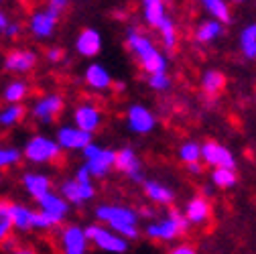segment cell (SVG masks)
<instances>
[{"label": "cell", "mask_w": 256, "mask_h": 254, "mask_svg": "<svg viewBox=\"0 0 256 254\" xmlns=\"http://www.w3.org/2000/svg\"><path fill=\"white\" fill-rule=\"evenodd\" d=\"M240 49L246 59H256V24H248L240 33Z\"/></svg>", "instance_id": "cell-32"}, {"label": "cell", "mask_w": 256, "mask_h": 254, "mask_svg": "<svg viewBox=\"0 0 256 254\" xmlns=\"http://www.w3.org/2000/svg\"><path fill=\"white\" fill-rule=\"evenodd\" d=\"M10 204H12V200H6V198L0 200V246L14 232L12 220H10Z\"/></svg>", "instance_id": "cell-31"}, {"label": "cell", "mask_w": 256, "mask_h": 254, "mask_svg": "<svg viewBox=\"0 0 256 254\" xmlns=\"http://www.w3.org/2000/svg\"><path fill=\"white\" fill-rule=\"evenodd\" d=\"M144 194L146 198L156 204V206H171L173 200H175V194H173V189L167 187L165 183H158V181H144Z\"/></svg>", "instance_id": "cell-23"}, {"label": "cell", "mask_w": 256, "mask_h": 254, "mask_svg": "<svg viewBox=\"0 0 256 254\" xmlns=\"http://www.w3.org/2000/svg\"><path fill=\"white\" fill-rule=\"evenodd\" d=\"M158 35H161V43L167 51H173L175 45H177V26H175V20L171 16H167L161 24H158Z\"/></svg>", "instance_id": "cell-33"}, {"label": "cell", "mask_w": 256, "mask_h": 254, "mask_svg": "<svg viewBox=\"0 0 256 254\" xmlns=\"http://www.w3.org/2000/svg\"><path fill=\"white\" fill-rule=\"evenodd\" d=\"M45 59L49 63H53V66H57V63H61L63 59H66V51H63L61 47H49L45 51Z\"/></svg>", "instance_id": "cell-37"}, {"label": "cell", "mask_w": 256, "mask_h": 254, "mask_svg": "<svg viewBox=\"0 0 256 254\" xmlns=\"http://www.w3.org/2000/svg\"><path fill=\"white\" fill-rule=\"evenodd\" d=\"M37 63H39V55L35 49L14 47V49L4 53L2 68H4V72L12 74V76H26L37 68Z\"/></svg>", "instance_id": "cell-9"}, {"label": "cell", "mask_w": 256, "mask_h": 254, "mask_svg": "<svg viewBox=\"0 0 256 254\" xmlns=\"http://www.w3.org/2000/svg\"><path fill=\"white\" fill-rule=\"evenodd\" d=\"M20 187L33 202H39L43 196L53 192V179L43 171H24L20 175Z\"/></svg>", "instance_id": "cell-14"}, {"label": "cell", "mask_w": 256, "mask_h": 254, "mask_svg": "<svg viewBox=\"0 0 256 254\" xmlns=\"http://www.w3.org/2000/svg\"><path fill=\"white\" fill-rule=\"evenodd\" d=\"M68 2H70V0H68Z\"/></svg>", "instance_id": "cell-53"}, {"label": "cell", "mask_w": 256, "mask_h": 254, "mask_svg": "<svg viewBox=\"0 0 256 254\" xmlns=\"http://www.w3.org/2000/svg\"><path fill=\"white\" fill-rule=\"evenodd\" d=\"M59 18H61V14L55 12V10H51V8H47V6L35 8L33 12L28 14V18H26L24 30L35 41H47V39H51L55 35Z\"/></svg>", "instance_id": "cell-7"}, {"label": "cell", "mask_w": 256, "mask_h": 254, "mask_svg": "<svg viewBox=\"0 0 256 254\" xmlns=\"http://www.w3.org/2000/svg\"><path fill=\"white\" fill-rule=\"evenodd\" d=\"M189 222L187 218L183 216V212L179 210H171L167 214V218L163 220H156V222H150L146 226V236L152 238V240H163V242H173L177 240L179 236H183L187 230H189Z\"/></svg>", "instance_id": "cell-4"}, {"label": "cell", "mask_w": 256, "mask_h": 254, "mask_svg": "<svg viewBox=\"0 0 256 254\" xmlns=\"http://www.w3.org/2000/svg\"><path fill=\"white\" fill-rule=\"evenodd\" d=\"M126 124H128V128H130L132 132H136V134H148V132L154 130L156 118L146 106L132 104L126 110Z\"/></svg>", "instance_id": "cell-18"}, {"label": "cell", "mask_w": 256, "mask_h": 254, "mask_svg": "<svg viewBox=\"0 0 256 254\" xmlns=\"http://www.w3.org/2000/svg\"><path fill=\"white\" fill-rule=\"evenodd\" d=\"M8 254H37V250L33 246H28V244H18L14 250H10Z\"/></svg>", "instance_id": "cell-45"}, {"label": "cell", "mask_w": 256, "mask_h": 254, "mask_svg": "<svg viewBox=\"0 0 256 254\" xmlns=\"http://www.w3.org/2000/svg\"><path fill=\"white\" fill-rule=\"evenodd\" d=\"M142 16L144 22L152 28H158L169 14H167V6H165V0H154V2H144L142 4Z\"/></svg>", "instance_id": "cell-26"}, {"label": "cell", "mask_w": 256, "mask_h": 254, "mask_svg": "<svg viewBox=\"0 0 256 254\" xmlns=\"http://www.w3.org/2000/svg\"><path fill=\"white\" fill-rule=\"evenodd\" d=\"M112 86H116V90H118V92H122V90H124V84H122V82H116V84H112Z\"/></svg>", "instance_id": "cell-47"}, {"label": "cell", "mask_w": 256, "mask_h": 254, "mask_svg": "<svg viewBox=\"0 0 256 254\" xmlns=\"http://www.w3.org/2000/svg\"><path fill=\"white\" fill-rule=\"evenodd\" d=\"M10 22H12V18H10V14L0 6V35L4 37V33H6V28L10 26Z\"/></svg>", "instance_id": "cell-39"}, {"label": "cell", "mask_w": 256, "mask_h": 254, "mask_svg": "<svg viewBox=\"0 0 256 254\" xmlns=\"http://www.w3.org/2000/svg\"><path fill=\"white\" fill-rule=\"evenodd\" d=\"M169 254H198V250L191 244H177Z\"/></svg>", "instance_id": "cell-42"}, {"label": "cell", "mask_w": 256, "mask_h": 254, "mask_svg": "<svg viewBox=\"0 0 256 254\" xmlns=\"http://www.w3.org/2000/svg\"><path fill=\"white\" fill-rule=\"evenodd\" d=\"M84 82L92 92H108L112 88V84H114L110 72L102 66V63H96V61H92L90 66L86 68Z\"/></svg>", "instance_id": "cell-21"}, {"label": "cell", "mask_w": 256, "mask_h": 254, "mask_svg": "<svg viewBox=\"0 0 256 254\" xmlns=\"http://www.w3.org/2000/svg\"><path fill=\"white\" fill-rule=\"evenodd\" d=\"M26 116L24 104H4L0 108V128H14Z\"/></svg>", "instance_id": "cell-25"}, {"label": "cell", "mask_w": 256, "mask_h": 254, "mask_svg": "<svg viewBox=\"0 0 256 254\" xmlns=\"http://www.w3.org/2000/svg\"><path fill=\"white\" fill-rule=\"evenodd\" d=\"M22 163V150L14 144H0V173L18 167Z\"/></svg>", "instance_id": "cell-30"}, {"label": "cell", "mask_w": 256, "mask_h": 254, "mask_svg": "<svg viewBox=\"0 0 256 254\" xmlns=\"http://www.w3.org/2000/svg\"><path fill=\"white\" fill-rule=\"evenodd\" d=\"M202 163L216 167V169H234L236 167V158L230 152V148H226L224 144L216 142V140H208L202 144Z\"/></svg>", "instance_id": "cell-16"}, {"label": "cell", "mask_w": 256, "mask_h": 254, "mask_svg": "<svg viewBox=\"0 0 256 254\" xmlns=\"http://www.w3.org/2000/svg\"><path fill=\"white\" fill-rule=\"evenodd\" d=\"M183 216L187 218L189 224H206L212 216V206L210 202L204 198V196H198V198H191L183 210Z\"/></svg>", "instance_id": "cell-22"}, {"label": "cell", "mask_w": 256, "mask_h": 254, "mask_svg": "<svg viewBox=\"0 0 256 254\" xmlns=\"http://www.w3.org/2000/svg\"><path fill=\"white\" fill-rule=\"evenodd\" d=\"M22 33H24V26H22V22H18V20H14V18H12L10 26L6 28V33H4V39H10V41L20 39V35H22Z\"/></svg>", "instance_id": "cell-38"}, {"label": "cell", "mask_w": 256, "mask_h": 254, "mask_svg": "<svg viewBox=\"0 0 256 254\" xmlns=\"http://www.w3.org/2000/svg\"><path fill=\"white\" fill-rule=\"evenodd\" d=\"M2 4H4V0H0V6H2Z\"/></svg>", "instance_id": "cell-51"}, {"label": "cell", "mask_w": 256, "mask_h": 254, "mask_svg": "<svg viewBox=\"0 0 256 254\" xmlns=\"http://www.w3.org/2000/svg\"><path fill=\"white\" fill-rule=\"evenodd\" d=\"M144 2H154V0H142V4H144Z\"/></svg>", "instance_id": "cell-50"}, {"label": "cell", "mask_w": 256, "mask_h": 254, "mask_svg": "<svg viewBox=\"0 0 256 254\" xmlns=\"http://www.w3.org/2000/svg\"><path fill=\"white\" fill-rule=\"evenodd\" d=\"M57 194L66 200L70 206H84V204L94 200L96 189H94V183H80V181H76L72 177V179L61 181Z\"/></svg>", "instance_id": "cell-15"}, {"label": "cell", "mask_w": 256, "mask_h": 254, "mask_svg": "<svg viewBox=\"0 0 256 254\" xmlns=\"http://www.w3.org/2000/svg\"><path fill=\"white\" fill-rule=\"evenodd\" d=\"M18 246V240H16V236L12 234V236H8L4 242H2V246H0V250L2 252H10V250H14Z\"/></svg>", "instance_id": "cell-43"}, {"label": "cell", "mask_w": 256, "mask_h": 254, "mask_svg": "<svg viewBox=\"0 0 256 254\" xmlns=\"http://www.w3.org/2000/svg\"><path fill=\"white\" fill-rule=\"evenodd\" d=\"M63 108H66V100H63L61 94H55V92H49V94H43V96L35 98L30 102V108L26 110V114L33 118L37 124H53Z\"/></svg>", "instance_id": "cell-6"}, {"label": "cell", "mask_w": 256, "mask_h": 254, "mask_svg": "<svg viewBox=\"0 0 256 254\" xmlns=\"http://www.w3.org/2000/svg\"><path fill=\"white\" fill-rule=\"evenodd\" d=\"M59 240V250L61 254H88L90 242L86 236V228L80 224H66L59 226L57 232Z\"/></svg>", "instance_id": "cell-10"}, {"label": "cell", "mask_w": 256, "mask_h": 254, "mask_svg": "<svg viewBox=\"0 0 256 254\" xmlns=\"http://www.w3.org/2000/svg\"><path fill=\"white\" fill-rule=\"evenodd\" d=\"M20 150H22V161H26L30 165H37V167L55 165L61 161V154H63L57 140L49 134H43V132L33 134L24 142V146Z\"/></svg>", "instance_id": "cell-3"}, {"label": "cell", "mask_w": 256, "mask_h": 254, "mask_svg": "<svg viewBox=\"0 0 256 254\" xmlns=\"http://www.w3.org/2000/svg\"><path fill=\"white\" fill-rule=\"evenodd\" d=\"M28 92H30V86L24 80L12 78L2 90V100L4 104H22L28 98Z\"/></svg>", "instance_id": "cell-24"}, {"label": "cell", "mask_w": 256, "mask_h": 254, "mask_svg": "<svg viewBox=\"0 0 256 254\" xmlns=\"http://www.w3.org/2000/svg\"><path fill=\"white\" fill-rule=\"evenodd\" d=\"M136 214H138V218H144V220H152V218H156V210L150 208V206H142Z\"/></svg>", "instance_id": "cell-44"}, {"label": "cell", "mask_w": 256, "mask_h": 254, "mask_svg": "<svg viewBox=\"0 0 256 254\" xmlns=\"http://www.w3.org/2000/svg\"><path fill=\"white\" fill-rule=\"evenodd\" d=\"M18 2H28V0H18Z\"/></svg>", "instance_id": "cell-52"}, {"label": "cell", "mask_w": 256, "mask_h": 254, "mask_svg": "<svg viewBox=\"0 0 256 254\" xmlns=\"http://www.w3.org/2000/svg\"><path fill=\"white\" fill-rule=\"evenodd\" d=\"M200 4L206 8V12L218 20V22H230L232 14H230V6L226 0H200Z\"/></svg>", "instance_id": "cell-29"}, {"label": "cell", "mask_w": 256, "mask_h": 254, "mask_svg": "<svg viewBox=\"0 0 256 254\" xmlns=\"http://www.w3.org/2000/svg\"><path fill=\"white\" fill-rule=\"evenodd\" d=\"M148 86L154 90V92H167L171 88V78L169 74H152L148 76Z\"/></svg>", "instance_id": "cell-36"}, {"label": "cell", "mask_w": 256, "mask_h": 254, "mask_svg": "<svg viewBox=\"0 0 256 254\" xmlns=\"http://www.w3.org/2000/svg\"><path fill=\"white\" fill-rule=\"evenodd\" d=\"M74 179H76V181H80V183H92V181H94V179H92V175H90V171H88L84 165H82V167L76 171Z\"/></svg>", "instance_id": "cell-41"}, {"label": "cell", "mask_w": 256, "mask_h": 254, "mask_svg": "<svg viewBox=\"0 0 256 254\" xmlns=\"http://www.w3.org/2000/svg\"><path fill=\"white\" fill-rule=\"evenodd\" d=\"M232 2H236V4H240V2H246V0H232Z\"/></svg>", "instance_id": "cell-48"}, {"label": "cell", "mask_w": 256, "mask_h": 254, "mask_svg": "<svg viewBox=\"0 0 256 254\" xmlns=\"http://www.w3.org/2000/svg\"><path fill=\"white\" fill-rule=\"evenodd\" d=\"M98 224L116 232L124 240H134L138 236V214L132 208L118 206V204H102L94 212Z\"/></svg>", "instance_id": "cell-2"}, {"label": "cell", "mask_w": 256, "mask_h": 254, "mask_svg": "<svg viewBox=\"0 0 256 254\" xmlns=\"http://www.w3.org/2000/svg\"><path fill=\"white\" fill-rule=\"evenodd\" d=\"M179 158L185 165L191 163H202V144L196 140H187L179 146Z\"/></svg>", "instance_id": "cell-34"}, {"label": "cell", "mask_w": 256, "mask_h": 254, "mask_svg": "<svg viewBox=\"0 0 256 254\" xmlns=\"http://www.w3.org/2000/svg\"><path fill=\"white\" fill-rule=\"evenodd\" d=\"M72 120H74L76 128H80V130H84V132H88V134H94V132L102 126L104 116H102V110L96 106V104L84 102V104H80V106L74 110Z\"/></svg>", "instance_id": "cell-17"}, {"label": "cell", "mask_w": 256, "mask_h": 254, "mask_svg": "<svg viewBox=\"0 0 256 254\" xmlns=\"http://www.w3.org/2000/svg\"><path fill=\"white\" fill-rule=\"evenodd\" d=\"M114 169L120 171L122 175H126L132 183H144L146 181L144 171H142V163H140V158L132 146H122L120 150H116Z\"/></svg>", "instance_id": "cell-12"}, {"label": "cell", "mask_w": 256, "mask_h": 254, "mask_svg": "<svg viewBox=\"0 0 256 254\" xmlns=\"http://www.w3.org/2000/svg\"><path fill=\"white\" fill-rule=\"evenodd\" d=\"M35 214L37 210L20 202L10 204V220H12V230L18 234L35 232Z\"/></svg>", "instance_id": "cell-19"}, {"label": "cell", "mask_w": 256, "mask_h": 254, "mask_svg": "<svg viewBox=\"0 0 256 254\" xmlns=\"http://www.w3.org/2000/svg\"><path fill=\"white\" fill-rule=\"evenodd\" d=\"M0 187H2V173H0Z\"/></svg>", "instance_id": "cell-49"}, {"label": "cell", "mask_w": 256, "mask_h": 254, "mask_svg": "<svg viewBox=\"0 0 256 254\" xmlns=\"http://www.w3.org/2000/svg\"><path fill=\"white\" fill-rule=\"evenodd\" d=\"M86 236L90 244H94L96 248H100L102 252H108V254H124L128 250V240L108 230L106 226L98 224V222L86 226Z\"/></svg>", "instance_id": "cell-8"}, {"label": "cell", "mask_w": 256, "mask_h": 254, "mask_svg": "<svg viewBox=\"0 0 256 254\" xmlns=\"http://www.w3.org/2000/svg\"><path fill=\"white\" fill-rule=\"evenodd\" d=\"M126 45H128V49L132 51V55L136 57V61L140 63V68L148 76L167 74V68H169L167 55L158 47H154L152 39L146 33H142L140 28L130 26L126 30Z\"/></svg>", "instance_id": "cell-1"}, {"label": "cell", "mask_w": 256, "mask_h": 254, "mask_svg": "<svg viewBox=\"0 0 256 254\" xmlns=\"http://www.w3.org/2000/svg\"><path fill=\"white\" fill-rule=\"evenodd\" d=\"M37 210L51 222L55 228H59L63 222L68 220L72 206H70L66 200H63V198L55 192V189H53V192H49L47 196H43V198L37 202Z\"/></svg>", "instance_id": "cell-11"}, {"label": "cell", "mask_w": 256, "mask_h": 254, "mask_svg": "<svg viewBox=\"0 0 256 254\" xmlns=\"http://www.w3.org/2000/svg\"><path fill=\"white\" fill-rule=\"evenodd\" d=\"M222 33H224V24L214 18H208L200 22V26L196 28V41L202 45H208V43H214Z\"/></svg>", "instance_id": "cell-27"}, {"label": "cell", "mask_w": 256, "mask_h": 254, "mask_svg": "<svg viewBox=\"0 0 256 254\" xmlns=\"http://www.w3.org/2000/svg\"><path fill=\"white\" fill-rule=\"evenodd\" d=\"M59 144L61 150H68V152H82L92 140H94V134H88L80 128H76L74 124H61L55 136H53Z\"/></svg>", "instance_id": "cell-13"}, {"label": "cell", "mask_w": 256, "mask_h": 254, "mask_svg": "<svg viewBox=\"0 0 256 254\" xmlns=\"http://www.w3.org/2000/svg\"><path fill=\"white\" fill-rule=\"evenodd\" d=\"M226 88V76L218 70H208L202 76V90L208 96H218V94Z\"/></svg>", "instance_id": "cell-28"}, {"label": "cell", "mask_w": 256, "mask_h": 254, "mask_svg": "<svg viewBox=\"0 0 256 254\" xmlns=\"http://www.w3.org/2000/svg\"><path fill=\"white\" fill-rule=\"evenodd\" d=\"M187 171H189V173H200V171H202V163H191V165H187Z\"/></svg>", "instance_id": "cell-46"}, {"label": "cell", "mask_w": 256, "mask_h": 254, "mask_svg": "<svg viewBox=\"0 0 256 254\" xmlns=\"http://www.w3.org/2000/svg\"><path fill=\"white\" fill-rule=\"evenodd\" d=\"M236 181H238V175L234 169H222L220 167V169L212 171V183L220 189H230L236 185Z\"/></svg>", "instance_id": "cell-35"}, {"label": "cell", "mask_w": 256, "mask_h": 254, "mask_svg": "<svg viewBox=\"0 0 256 254\" xmlns=\"http://www.w3.org/2000/svg\"><path fill=\"white\" fill-rule=\"evenodd\" d=\"M45 6L51 8V10H55V12H59V14H63V10L68 8V0H47Z\"/></svg>", "instance_id": "cell-40"}, {"label": "cell", "mask_w": 256, "mask_h": 254, "mask_svg": "<svg viewBox=\"0 0 256 254\" xmlns=\"http://www.w3.org/2000/svg\"><path fill=\"white\" fill-rule=\"evenodd\" d=\"M82 156H84V167L90 171L92 179H104L110 175V171L114 169V156H116V150L108 148V146H102L98 142H90L84 150H82Z\"/></svg>", "instance_id": "cell-5"}, {"label": "cell", "mask_w": 256, "mask_h": 254, "mask_svg": "<svg viewBox=\"0 0 256 254\" xmlns=\"http://www.w3.org/2000/svg\"><path fill=\"white\" fill-rule=\"evenodd\" d=\"M76 51H78V55L88 57V59H94L96 55H100V51H102L100 30H96L92 26L82 28L78 33V37H76Z\"/></svg>", "instance_id": "cell-20"}]
</instances>
